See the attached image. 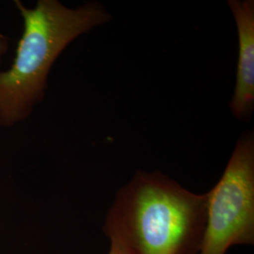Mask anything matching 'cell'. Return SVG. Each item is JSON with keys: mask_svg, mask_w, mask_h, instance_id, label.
<instances>
[{"mask_svg": "<svg viewBox=\"0 0 254 254\" xmlns=\"http://www.w3.org/2000/svg\"><path fill=\"white\" fill-rule=\"evenodd\" d=\"M207 194L159 172L138 171L117 192L104 231L115 254H199Z\"/></svg>", "mask_w": 254, "mask_h": 254, "instance_id": "obj_1", "label": "cell"}, {"mask_svg": "<svg viewBox=\"0 0 254 254\" xmlns=\"http://www.w3.org/2000/svg\"><path fill=\"white\" fill-rule=\"evenodd\" d=\"M23 33L9 69L0 72V126L27 119L43 99L48 73L74 39L109 22L111 15L95 1L71 9L58 0H39L28 9L18 0Z\"/></svg>", "mask_w": 254, "mask_h": 254, "instance_id": "obj_2", "label": "cell"}, {"mask_svg": "<svg viewBox=\"0 0 254 254\" xmlns=\"http://www.w3.org/2000/svg\"><path fill=\"white\" fill-rule=\"evenodd\" d=\"M206 226L199 254H226L254 244V134L236 141L224 173L206 193Z\"/></svg>", "mask_w": 254, "mask_h": 254, "instance_id": "obj_3", "label": "cell"}, {"mask_svg": "<svg viewBox=\"0 0 254 254\" xmlns=\"http://www.w3.org/2000/svg\"><path fill=\"white\" fill-rule=\"evenodd\" d=\"M238 36L236 86L230 109L238 120L252 116L254 108V1L229 0Z\"/></svg>", "mask_w": 254, "mask_h": 254, "instance_id": "obj_4", "label": "cell"}, {"mask_svg": "<svg viewBox=\"0 0 254 254\" xmlns=\"http://www.w3.org/2000/svg\"><path fill=\"white\" fill-rule=\"evenodd\" d=\"M7 49H8V41H7V38L5 36H3V35L0 33V62H1L2 57L7 52Z\"/></svg>", "mask_w": 254, "mask_h": 254, "instance_id": "obj_5", "label": "cell"}, {"mask_svg": "<svg viewBox=\"0 0 254 254\" xmlns=\"http://www.w3.org/2000/svg\"><path fill=\"white\" fill-rule=\"evenodd\" d=\"M109 254H115L113 252H111V251H109Z\"/></svg>", "mask_w": 254, "mask_h": 254, "instance_id": "obj_6", "label": "cell"}]
</instances>
